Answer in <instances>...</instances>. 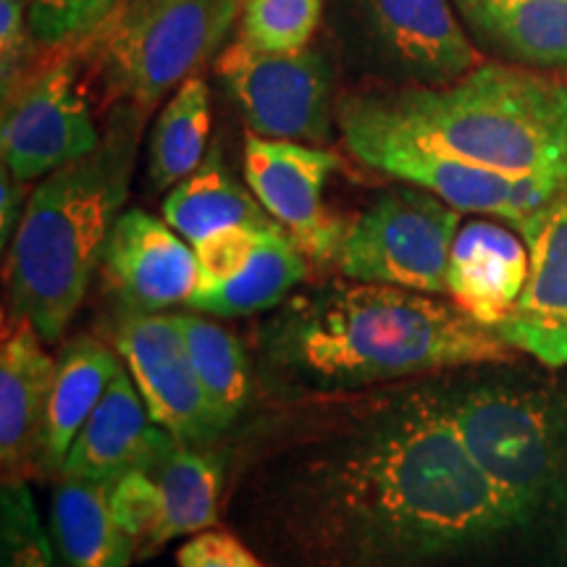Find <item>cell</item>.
<instances>
[{
  "label": "cell",
  "mask_w": 567,
  "mask_h": 567,
  "mask_svg": "<svg viewBox=\"0 0 567 567\" xmlns=\"http://www.w3.org/2000/svg\"><path fill=\"white\" fill-rule=\"evenodd\" d=\"M224 450L221 523L271 567H547L436 373L260 402Z\"/></svg>",
  "instance_id": "1"
},
{
  "label": "cell",
  "mask_w": 567,
  "mask_h": 567,
  "mask_svg": "<svg viewBox=\"0 0 567 567\" xmlns=\"http://www.w3.org/2000/svg\"><path fill=\"white\" fill-rule=\"evenodd\" d=\"M247 350L264 402L363 392L520 358L455 302L358 279L297 289L250 326Z\"/></svg>",
  "instance_id": "2"
},
{
  "label": "cell",
  "mask_w": 567,
  "mask_h": 567,
  "mask_svg": "<svg viewBox=\"0 0 567 567\" xmlns=\"http://www.w3.org/2000/svg\"><path fill=\"white\" fill-rule=\"evenodd\" d=\"M145 109L113 105L103 140L84 158L40 179L6 255L11 318L61 342L87 297L101 255L130 197Z\"/></svg>",
  "instance_id": "3"
},
{
  "label": "cell",
  "mask_w": 567,
  "mask_h": 567,
  "mask_svg": "<svg viewBox=\"0 0 567 567\" xmlns=\"http://www.w3.org/2000/svg\"><path fill=\"white\" fill-rule=\"evenodd\" d=\"M467 450L547 567H567V381L513 363L436 373Z\"/></svg>",
  "instance_id": "4"
},
{
  "label": "cell",
  "mask_w": 567,
  "mask_h": 567,
  "mask_svg": "<svg viewBox=\"0 0 567 567\" xmlns=\"http://www.w3.org/2000/svg\"><path fill=\"white\" fill-rule=\"evenodd\" d=\"M439 151L507 176L567 179V76L484 61L442 87L358 92Z\"/></svg>",
  "instance_id": "5"
},
{
  "label": "cell",
  "mask_w": 567,
  "mask_h": 567,
  "mask_svg": "<svg viewBox=\"0 0 567 567\" xmlns=\"http://www.w3.org/2000/svg\"><path fill=\"white\" fill-rule=\"evenodd\" d=\"M245 0H118L92 38L80 42L87 80L103 101L151 111L200 63L221 51Z\"/></svg>",
  "instance_id": "6"
},
{
  "label": "cell",
  "mask_w": 567,
  "mask_h": 567,
  "mask_svg": "<svg viewBox=\"0 0 567 567\" xmlns=\"http://www.w3.org/2000/svg\"><path fill=\"white\" fill-rule=\"evenodd\" d=\"M337 126L344 147L363 166L415 184L460 213L502 218L520 234L567 187V179L559 176H507L460 161L386 122L358 92L339 101Z\"/></svg>",
  "instance_id": "7"
},
{
  "label": "cell",
  "mask_w": 567,
  "mask_h": 567,
  "mask_svg": "<svg viewBox=\"0 0 567 567\" xmlns=\"http://www.w3.org/2000/svg\"><path fill=\"white\" fill-rule=\"evenodd\" d=\"M331 21L347 59L394 87H442L486 61L450 0H334Z\"/></svg>",
  "instance_id": "8"
},
{
  "label": "cell",
  "mask_w": 567,
  "mask_h": 567,
  "mask_svg": "<svg viewBox=\"0 0 567 567\" xmlns=\"http://www.w3.org/2000/svg\"><path fill=\"white\" fill-rule=\"evenodd\" d=\"M457 231V208L402 182L347 226L337 268L347 279L446 295V268Z\"/></svg>",
  "instance_id": "9"
},
{
  "label": "cell",
  "mask_w": 567,
  "mask_h": 567,
  "mask_svg": "<svg viewBox=\"0 0 567 567\" xmlns=\"http://www.w3.org/2000/svg\"><path fill=\"white\" fill-rule=\"evenodd\" d=\"M101 140L80 45L45 51L19 87L3 97L0 153L3 166L21 182L45 179L95 151Z\"/></svg>",
  "instance_id": "10"
},
{
  "label": "cell",
  "mask_w": 567,
  "mask_h": 567,
  "mask_svg": "<svg viewBox=\"0 0 567 567\" xmlns=\"http://www.w3.org/2000/svg\"><path fill=\"white\" fill-rule=\"evenodd\" d=\"M216 76L243 113L247 132L323 145L334 132V63L321 48L268 53L231 40L216 55Z\"/></svg>",
  "instance_id": "11"
},
{
  "label": "cell",
  "mask_w": 567,
  "mask_h": 567,
  "mask_svg": "<svg viewBox=\"0 0 567 567\" xmlns=\"http://www.w3.org/2000/svg\"><path fill=\"white\" fill-rule=\"evenodd\" d=\"M111 342L130 368L155 425L189 446H218L226 442L174 313L116 310Z\"/></svg>",
  "instance_id": "12"
},
{
  "label": "cell",
  "mask_w": 567,
  "mask_h": 567,
  "mask_svg": "<svg viewBox=\"0 0 567 567\" xmlns=\"http://www.w3.org/2000/svg\"><path fill=\"white\" fill-rule=\"evenodd\" d=\"M344 163L326 147L295 140H268L247 132L245 182L305 258L318 266L337 264L347 226L326 210L323 193Z\"/></svg>",
  "instance_id": "13"
},
{
  "label": "cell",
  "mask_w": 567,
  "mask_h": 567,
  "mask_svg": "<svg viewBox=\"0 0 567 567\" xmlns=\"http://www.w3.org/2000/svg\"><path fill=\"white\" fill-rule=\"evenodd\" d=\"M101 274L116 310L161 313L189 300L197 260L193 247L166 221L130 208L118 216L103 247Z\"/></svg>",
  "instance_id": "14"
},
{
  "label": "cell",
  "mask_w": 567,
  "mask_h": 567,
  "mask_svg": "<svg viewBox=\"0 0 567 567\" xmlns=\"http://www.w3.org/2000/svg\"><path fill=\"white\" fill-rule=\"evenodd\" d=\"M530 274L496 334L544 368H567V187L520 234Z\"/></svg>",
  "instance_id": "15"
},
{
  "label": "cell",
  "mask_w": 567,
  "mask_h": 567,
  "mask_svg": "<svg viewBox=\"0 0 567 567\" xmlns=\"http://www.w3.org/2000/svg\"><path fill=\"white\" fill-rule=\"evenodd\" d=\"M24 318L6 323L0 347V465L3 481L38 473V455L51 402L55 360Z\"/></svg>",
  "instance_id": "16"
},
{
  "label": "cell",
  "mask_w": 567,
  "mask_h": 567,
  "mask_svg": "<svg viewBox=\"0 0 567 567\" xmlns=\"http://www.w3.org/2000/svg\"><path fill=\"white\" fill-rule=\"evenodd\" d=\"M530 274V252L494 221H471L457 231L446 268V295L478 323L496 329L513 316Z\"/></svg>",
  "instance_id": "17"
},
{
  "label": "cell",
  "mask_w": 567,
  "mask_h": 567,
  "mask_svg": "<svg viewBox=\"0 0 567 567\" xmlns=\"http://www.w3.org/2000/svg\"><path fill=\"white\" fill-rule=\"evenodd\" d=\"M140 471L151 473L166 502L163 526L155 538V555L174 538L218 528L226 486L224 444H182L158 425L151 455L145 457Z\"/></svg>",
  "instance_id": "18"
},
{
  "label": "cell",
  "mask_w": 567,
  "mask_h": 567,
  "mask_svg": "<svg viewBox=\"0 0 567 567\" xmlns=\"http://www.w3.org/2000/svg\"><path fill=\"white\" fill-rule=\"evenodd\" d=\"M158 425L147 413L132 373L122 368L71 444L59 478L111 484L122 473L142 467L151 455Z\"/></svg>",
  "instance_id": "19"
},
{
  "label": "cell",
  "mask_w": 567,
  "mask_h": 567,
  "mask_svg": "<svg viewBox=\"0 0 567 567\" xmlns=\"http://www.w3.org/2000/svg\"><path fill=\"white\" fill-rule=\"evenodd\" d=\"M467 32L502 59L567 76V0H452Z\"/></svg>",
  "instance_id": "20"
},
{
  "label": "cell",
  "mask_w": 567,
  "mask_h": 567,
  "mask_svg": "<svg viewBox=\"0 0 567 567\" xmlns=\"http://www.w3.org/2000/svg\"><path fill=\"white\" fill-rule=\"evenodd\" d=\"M116 354L109 344L90 334H76L61 347L55 358V379L51 402H48L45 429H42L38 476L59 478L63 460L71 444L80 436L92 410L97 408L113 375L122 371Z\"/></svg>",
  "instance_id": "21"
},
{
  "label": "cell",
  "mask_w": 567,
  "mask_h": 567,
  "mask_svg": "<svg viewBox=\"0 0 567 567\" xmlns=\"http://www.w3.org/2000/svg\"><path fill=\"white\" fill-rule=\"evenodd\" d=\"M305 279H308V258L279 224H271L260 229L243 271L216 287L195 289L187 305L205 316H260L297 292Z\"/></svg>",
  "instance_id": "22"
},
{
  "label": "cell",
  "mask_w": 567,
  "mask_h": 567,
  "mask_svg": "<svg viewBox=\"0 0 567 567\" xmlns=\"http://www.w3.org/2000/svg\"><path fill=\"white\" fill-rule=\"evenodd\" d=\"M51 499V534L66 567H130L134 544L113 520L109 484L55 478Z\"/></svg>",
  "instance_id": "23"
},
{
  "label": "cell",
  "mask_w": 567,
  "mask_h": 567,
  "mask_svg": "<svg viewBox=\"0 0 567 567\" xmlns=\"http://www.w3.org/2000/svg\"><path fill=\"white\" fill-rule=\"evenodd\" d=\"M163 221L195 245L226 226H264L274 218L252 189L243 187L226 168L221 147L216 145L187 179L168 189L163 200Z\"/></svg>",
  "instance_id": "24"
},
{
  "label": "cell",
  "mask_w": 567,
  "mask_h": 567,
  "mask_svg": "<svg viewBox=\"0 0 567 567\" xmlns=\"http://www.w3.org/2000/svg\"><path fill=\"white\" fill-rule=\"evenodd\" d=\"M182 329L189 360L208 396L213 415L226 436L245 421L252 396L258 392L252 371V358L247 344L239 342L221 323L205 318V313H174Z\"/></svg>",
  "instance_id": "25"
},
{
  "label": "cell",
  "mask_w": 567,
  "mask_h": 567,
  "mask_svg": "<svg viewBox=\"0 0 567 567\" xmlns=\"http://www.w3.org/2000/svg\"><path fill=\"white\" fill-rule=\"evenodd\" d=\"M210 87L200 74L184 80L155 118L147 140V184L166 193L187 179L208 155Z\"/></svg>",
  "instance_id": "26"
},
{
  "label": "cell",
  "mask_w": 567,
  "mask_h": 567,
  "mask_svg": "<svg viewBox=\"0 0 567 567\" xmlns=\"http://www.w3.org/2000/svg\"><path fill=\"white\" fill-rule=\"evenodd\" d=\"M326 0H245L239 38L268 53H295L313 42Z\"/></svg>",
  "instance_id": "27"
},
{
  "label": "cell",
  "mask_w": 567,
  "mask_h": 567,
  "mask_svg": "<svg viewBox=\"0 0 567 567\" xmlns=\"http://www.w3.org/2000/svg\"><path fill=\"white\" fill-rule=\"evenodd\" d=\"M0 567H66L42 528L24 478L0 488Z\"/></svg>",
  "instance_id": "28"
},
{
  "label": "cell",
  "mask_w": 567,
  "mask_h": 567,
  "mask_svg": "<svg viewBox=\"0 0 567 567\" xmlns=\"http://www.w3.org/2000/svg\"><path fill=\"white\" fill-rule=\"evenodd\" d=\"M109 505L113 520L134 544V559L155 557V538L163 526L166 502H163L161 486L155 484L151 473L134 467L111 481Z\"/></svg>",
  "instance_id": "29"
},
{
  "label": "cell",
  "mask_w": 567,
  "mask_h": 567,
  "mask_svg": "<svg viewBox=\"0 0 567 567\" xmlns=\"http://www.w3.org/2000/svg\"><path fill=\"white\" fill-rule=\"evenodd\" d=\"M116 3L118 0H24L42 51H61L92 38Z\"/></svg>",
  "instance_id": "30"
},
{
  "label": "cell",
  "mask_w": 567,
  "mask_h": 567,
  "mask_svg": "<svg viewBox=\"0 0 567 567\" xmlns=\"http://www.w3.org/2000/svg\"><path fill=\"white\" fill-rule=\"evenodd\" d=\"M276 224V221H271ZM226 226L203 237L200 243L193 245L195 260H197V284L195 289H208L216 284L229 281L231 276L243 271L247 260L258 243V234L266 226ZM193 289V292H195Z\"/></svg>",
  "instance_id": "31"
},
{
  "label": "cell",
  "mask_w": 567,
  "mask_h": 567,
  "mask_svg": "<svg viewBox=\"0 0 567 567\" xmlns=\"http://www.w3.org/2000/svg\"><path fill=\"white\" fill-rule=\"evenodd\" d=\"M24 0H0V92L3 97L42 61Z\"/></svg>",
  "instance_id": "32"
},
{
  "label": "cell",
  "mask_w": 567,
  "mask_h": 567,
  "mask_svg": "<svg viewBox=\"0 0 567 567\" xmlns=\"http://www.w3.org/2000/svg\"><path fill=\"white\" fill-rule=\"evenodd\" d=\"M176 567H271L231 528H208L184 542Z\"/></svg>",
  "instance_id": "33"
},
{
  "label": "cell",
  "mask_w": 567,
  "mask_h": 567,
  "mask_svg": "<svg viewBox=\"0 0 567 567\" xmlns=\"http://www.w3.org/2000/svg\"><path fill=\"white\" fill-rule=\"evenodd\" d=\"M24 184L3 166L0 172V247H9V239L17 234L21 216H24Z\"/></svg>",
  "instance_id": "34"
}]
</instances>
